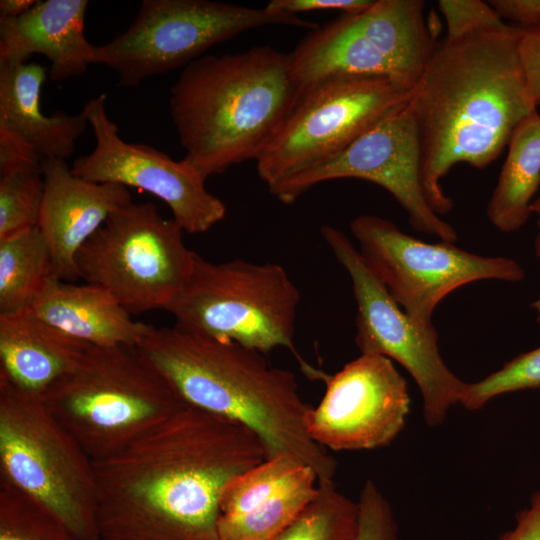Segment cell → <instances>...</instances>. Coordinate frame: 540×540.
Masks as SVG:
<instances>
[{
    "mask_svg": "<svg viewBox=\"0 0 540 540\" xmlns=\"http://www.w3.org/2000/svg\"><path fill=\"white\" fill-rule=\"evenodd\" d=\"M266 459L251 429L185 404L93 460L100 540H220L225 488Z\"/></svg>",
    "mask_w": 540,
    "mask_h": 540,
    "instance_id": "6da1fadb",
    "label": "cell"
},
{
    "mask_svg": "<svg viewBox=\"0 0 540 540\" xmlns=\"http://www.w3.org/2000/svg\"><path fill=\"white\" fill-rule=\"evenodd\" d=\"M521 28L473 32L435 45L411 92L422 153V183L438 215L452 200L441 180L455 165L483 169L508 145L518 124L537 111L519 57Z\"/></svg>",
    "mask_w": 540,
    "mask_h": 540,
    "instance_id": "7a4b0ae2",
    "label": "cell"
},
{
    "mask_svg": "<svg viewBox=\"0 0 540 540\" xmlns=\"http://www.w3.org/2000/svg\"><path fill=\"white\" fill-rule=\"evenodd\" d=\"M141 355L189 405L237 421L260 438L267 459L290 456L333 481L337 462L309 436L295 375L271 366L263 353L240 344L153 327L137 346Z\"/></svg>",
    "mask_w": 540,
    "mask_h": 540,
    "instance_id": "3957f363",
    "label": "cell"
},
{
    "mask_svg": "<svg viewBox=\"0 0 540 540\" xmlns=\"http://www.w3.org/2000/svg\"><path fill=\"white\" fill-rule=\"evenodd\" d=\"M298 94L289 53L254 46L201 56L170 89V117L184 159L206 178L256 160Z\"/></svg>",
    "mask_w": 540,
    "mask_h": 540,
    "instance_id": "277c9868",
    "label": "cell"
},
{
    "mask_svg": "<svg viewBox=\"0 0 540 540\" xmlns=\"http://www.w3.org/2000/svg\"><path fill=\"white\" fill-rule=\"evenodd\" d=\"M92 460L110 456L187 404L131 346H91L41 395Z\"/></svg>",
    "mask_w": 540,
    "mask_h": 540,
    "instance_id": "5b68a950",
    "label": "cell"
},
{
    "mask_svg": "<svg viewBox=\"0 0 540 540\" xmlns=\"http://www.w3.org/2000/svg\"><path fill=\"white\" fill-rule=\"evenodd\" d=\"M300 291L277 263L242 259L214 263L196 255L193 271L165 311L176 327L268 353L289 349L310 378L324 372L308 365L294 344Z\"/></svg>",
    "mask_w": 540,
    "mask_h": 540,
    "instance_id": "8992f818",
    "label": "cell"
},
{
    "mask_svg": "<svg viewBox=\"0 0 540 540\" xmlns=\"http://www.w3.org/2000/svg\"><path fill=\"white\" fill-rule=\"evenodd\" d=\"M0 478L47 506L78 540H100L93 460L40 395L2 377Z\"/></svg>",
    "mask_w": 540,
    "mask_h": 540,
    "instance_id": "52a82bcc",
    "label": "cell"
},
{
    "mask_svg": "<svg viewBox=\"0 0 540 540\" xmlns=\"http://www.w3.org/2000/svg\"><path fill=\"white\" fill-rule=\"evenodd\" d=\"M422 0H373L309 30L289 53L299 92L327 78L379 77L412 92L435 44Z\"/></svg>",
    "mask_w": 540,
    "mask_h": 540,
    "instance_id": "ba28073f",
    "label": "cell"
},
{
    "mask_svg": "<svg viewBox=\"0 0 540 540\" xmlns=\"http://www.w3.org/2000/svg\"><path fill=\"white\" fill-rule=\"evenodd\" d=\"M197 253L183 229L151 202L114 211L76 256L80 279L108 291L131 314L163 309L188 281Z\"/></svg>",
    "mask_w": 540,
    "mask_h": 540,
    "instance_id": "9c48e42d",
    "label": "cell"
},
{
    "mask_svg": "<svg viewBox=\"0 0 540 540\" xmlns=\"http://www.w3.org/2000/svg\"><path fill=\"white\" fill-rule=\"evenodd\" d=\"M268 25L309 30L319 25L299 16L275 15L265 8L209 0H143L132 24L113 40L95 45L92 64L133 87L143 80L185 67L211 47Z\"/></svg>",
    "mask_w": 540,
    "mask_h": 540,
    "instance_id": "30bf717a",
    "label": "cell"
},
{
    "mask_svg": "<svg viewBox=\"0 0 540 540\" xmlns=\"http://www.w3.org/2000/svg\"><path fill=\"white\" fill-rule=\"evenodd\" d=\"M410 97L379 77H332L305 88L256 158L259 177L271 189L332 160Z\"/></svg>",
    "mask_w": 540,
    "mask_h": 540,
    "instance_id": "8fae6325",
    "label": "cell"
},
{
    "mask_svg": "<svg viewBox=\"0 0 540 540\" xmlns=\"http://www.w3.org/2000/svg\"><path fill=\"white\" fill-rule=\"evenodd\" d=\"M320 232L352 281L355 344L361 354L385 356L404 367L420 390L426 424L441 425L450 408L460 404L466 382L445 364L434 325L418 323L394 301L344 232L328 225Z\"/></svg>",
    "mask_w": 540,
    "mask_h": 540,
    "instance_id": "7c38bea8",
    "label": "cell"
},
{
    "mask_svg": "<svg viewBox=\"0 0 540 540\" xmlns=\"http://www.w3.org/2000/svg\"><path fill=\"white\" fill-rule=\"evenodd\" d=\"M366 264L394 301L415 321L431 325L437 305L451 292L479 280L519 282L522 266L502 256H481L449 242L427 243L392 221L370 214L350 222Z\"/></svg>",
    "mask_w": 540,
    "mask_h": 540,
    "instance_id": "4fadbf2b",
    "label": "cell"
},
{
    "mask_svg": "<svg viewBox=\"0 0 540 540\" xmlns=\"http://www.w3.org/2000/svg\"><path fill=\"white\" fill-rule=\"evenodd\" d=\"M410 100V99H409ZM409 100L400 105L332 160L269 189L284 204L325 181L356 178L387 190L418 232L455 243V228L431 207L422 183L419 129Z\"/></svg>",
    "mask_w": 540,
    "mask_h": 540,
    "instance_id": "5bb4252c",
    "label": "cell"
},
{
    "mask_svg": "<svg viewBox=\"0 0 540 540\" xmlns=\"http://www.w3.org/2000/svg\"><path fill=\"white\" fill-rule=\"evenodd\" d=\"M106 95L87 101L82 109L95 136L89 154L74 160V175L96 183L138 188L161 199L183 231L204 233L226 215L224 202L211 194L206 177L190 162L176 161L152 146L128 143L109 118Z\"/></svg>",
    "mask_w": 540,
    "mask_h": 540,
    "instance_id": "9a60e30c",
    "label": "cell"
},
{
    "mask_svg": "<svg viewBox=\"0 0 540 540\" xmlns=\"http://www.w3.org/2000/svg\"><path fill=\"white\" fill-rule=\"evenodd\" d=\"M323 398L305 419L309 436L334 451L370 450L390 444L410 411L405 378L385 356L361 354L333 375Z\"/></svg>",
    "mask_w": 540,
    "mask_h": 540,
    "instance_id": "2e32d148",
    "label": "cell"
},
{
    "mask_svg": "<svg viewBox=\"0 0 540 540\" xmlns=\"http://www.w3.org/2000/svg\"><path fill=\"white\" fill-rule=\"evenodd\" d=\"M41 168L44 194L37 226L50 251L53 277L74 283L80 279L79 250L132 196L125 186L77 177L63 159H44Z\"/></svg>",
    "mask_w": 540,
    "mask_h": 540,
    "instance_id": "e0dca14e",
    "label": "cell"
},
{
    "mask_svg": "<svg viewBox=\"0 0 540 540\" xmlns=\"http://www.w3.org/2000/svg\"><path fill=\"white\" fill-rule=\"evenodd\" d=\"M87 0H45L15 19H0V62H25L32 54L50 62L49 78L82 75L94 46L85 36Z\"/></svg>",
    "mask_w": 540,
    "mask_h": 540,
    "instance_id": "ac0fdd59",
    "label": "cell"
},
{
    "mask_svg": "<svg viewBox=\"0 0 540 540\" xmlns=\"http://www.w3.org/2000/svg\"><path fill=\"white\" fill-rule=\"evenodd\" d=\"M28 309L91 346L137 347L154 327L134 320L105 289L54 277L45 282Z\"/></svg>",
    "mask_w": 540,
    "mask_h": 540,
    "instance_id": "d6986e66",
    "label": "cell"
},
{
    "mask_svg": "<svg viewBox=\"0 0 540 540\" xmlns=\"http://www.w3.org/2000/svg\"><path fill=\"white\" fill-rule=\"evenodd\" d=\"M46 77V68L37 63L0 62V130L24 142L41 161L66 160L89 123L83 111L42 113L40 92Z\"/></svg>",
    "mask_w": 540,
    "mask_h": 540,
    "instance_id": "ffe728a7",
    "label": "cell"
},
{
    "mask_svg": "<svg viewBox=\"0 0 540 540\" xmlns=\"http://www.w3.org/2000/svg\"><path fill=\"white\" fill-rule=\"evenodd\" d=\"M89 347L28 308L0 314V377L28 392L41 395Z\"/></svg>",
    "mask_w": 540,
    "mask_h": 540,
    "instance_id": "44dd1931",
    "label": "cell"
},
{
    "mask_svg": "<svg viewBox=\"0 0 540 540\" xmlns=\"http://www.w3.org/2000/svg\"><path fill=\"white\" fill-rule=\"evenodd\" d=\"M487 216L499 231L521 229L531 215L532 198L540 185V114L535 111L514 129Z\"/></svg>",
    "mask_w": 540,
    "mask_h": 540,
    "instance_id": "7402d4cb",
    "label": "cell"
},
{
    "mask_svg": "<svg viewBox=\"0 0 540 540\" xmlns=\"http://www.w3.org/2000/svg\"><path fill=\"white\" fill-rule=\"evenodd\" d=\"M50 277L51 255L38 226L0 239V314L28 308Z\"/></svg>",
    "mask_w": 540,
    "mask_h": 540,
    "instance_id": "603a6c76",
    "label": "cell"
},
{
    "mask_svg": "<svg viewBox=\"0 0 540 540\" xmlns=\"http://www.w3.org/2000/svg\"><path fill=\"white\" fill-rule=\"evenodd\" d=\"M318 477L307 466L302 467L289 483L275 495L250 511L220 515V540H270L290 526L314 499Z\"/></svg>",
    "mask_w": 540,
    "mask_h": 540,
    "instance_id": "cb8c5ba5",
    "label": "cell"
},
{
    "mask_svg": "<svg viewBox=\"0 0 540 540\" xmlns=\"http://www.w3.org/2000/svg\"><path fill=\"white\" fill-rule=\"evenodd\" d=\"M358 504L335 486L318 482V492L297 519L270 540H353Z\"/></svg>",
    "mask_w": 540,
    "mask_h": 540,
    "instance_id": "d4e9b609",
    "label": "cell"
},
{
    "mask_svg": "<svg viewBox=\"0 0 540 540\" xmlns=\"http://www.w3.org/2000/svg\"><path fill=\"white\" fill-rule=\"evenodd\" d=\"M0 540H78L47 506L0 478Z\"/></svg>",
    "mask_w": 540,
    "mask_h": 540,
    "instance_id": "484cf974",
    "label": "cell"
},
{
    "mask_svg": "<svg viewBox=\"0 0 540 540\" xmlns=\"http://www.w3.org/2000/svg\"><path fill=\"white\" fill-rule=\"evenodd\" d=\"M304 466L290 456H278L243 472L225 488L220 501V515L252 510L284 488Z\"/></svg>",
    "mask_w": 540,
    "mask_h": 540,
    "instance_id": "4316f807",
    "label": "cell"
},
{
    "mask_svg": "<svg viewBox=\"0 0 540 540\" xmlns=\"http://www.w3.org/2000/svg\"><path fill=\"white\" fill-rule=\"evenodd\" d=\"M43 194L41 164L0 173V239L38 225Z\"/></svg>",
    "mask_w": 540,
    "mask_h": 540,
    "instance_id": "83f0119b",
    "label": "cell"
},
{
    "mask_svg": "<svg viewBox=\"0 0 540 540\" xmlns=\"http://www.w3.org/2000/svg\"><path fill=\"white\" fill-rule=\"evenodd\" d=\"M534 388H540V346L519 354L477 382H466L460 404L476 411L500 395Z\"/></svg>",
    "mask_w": 540,
    "mask_h": 540,
    "instance_id": "f1b7e54d",
    "label": "cell"
},
{
    "mask_svg": "<svg viewBox=\"0 0 540 540\" xmlns=\"http://www.w3.org/2000/svg\"><path fill=\"white\" fill-rule=\"evenodd\" d=\"M358 504V523L353 540H399L391 505L370 479L364 483Z\"/></svg>",
    "mask_w": 540,
    "mask_h": 540,
    "instance_id": "f546056e",
    "label": "cell"
},
{
    "mask_svg": "<svg viewBox=\"0 0 540 540\" xmlns=\"http://www.w3.org/2000/svg\"><path fill=\"white\" fill-rule=\"evenodd\" d=\"M438 7L446 22L445 39L454 40L476 31L503 26L502 18L481 0H440Z\"/></svg>",
    "mask_w": 540,
    "mask_h": 540,
    "instance_id": "4dcf8cb0",
    "label": "cell"
},
{
    "mask_svg": "<svg viewBox=\"0 0 540 540\" xmlns=\"http://www.w3.org/2000/svg\"><path fill=\"white\" fill-rule=\"evenodd\" d=\"M521 28L519 57L527 93L538 107L540 105V25Z\"/></svg>",
    "mask_w": 540,
    "mask_h": 540,
    "instance_id": "1f68e13d",
    "label": "cell"
},
{
    "mask_svg": "<svg viewBox=\"0 0 540 540\" xmlns=\"http://www.w3.org/2000/svg\"><path fill=\"white\" fill-rule=\"evenodd\" d=\"M373 0H271L264 7L275 15L298 16L312 11H339L342 14L358 13L372 4Z\"/></svg>",
    "mask_w": 540,
    "mask_h": 540,
    "instance_id": "d6a6232c",
    "label": "cell"
},
{
    "mask_svg": "<svg viewBox=\"0 0 540 540\" xmlns=\"http://www.w3.org/2000/svg\"><path fill=\"white\" fill-rule=\"evenodd\" d=\"M497 540H540V486L529 505L516 514L515 526Z\"/></svg>",
    "mask_w": 540,
    "mask_h": 540,
    "instance_id": "836d02e7",
    "label": "cell"
},
{
    "mask_svg": "<svg viewBox=\"0 0 540 540\" xmlns=\"http://www.w3.org/2000/svg\"><path fill=\"white\" fill-rule=\"evenodd\" d=\"M489 4L502 19L518 22L519 27L540 25V0H491Z\"/></svg>",
    "mask_w": 540,
    "mask_h": 540,
    "instance_id": "e575fe53",
    "label": "cell"
},
{
    "mask_svg": "<svg viewBox=\"0 0 540 540\" xmlns=\"http://www.w3.org/2000/svg\"><path fill=\"white\" fill-rule=\"evenodd\" d=\"M38 0H1L0 19H15L29 11Z\"/></svg>",
    "mask_w": 540,
    "mask_h": 540,
    "instance_id": "d590c367",
    "label": "cell"
},
{
    "mask_svg": "<svg viewBox=\"0 0 540 540\" xmlns=\"http://www.w3.org/2000/svg\"><path fill=\"white\" fill-rule=\"evenodd\" d=\"M531 214L535 213L538 216L537 220V226H538V233L535 238L534 242V252L536 257L540 260V196L532 201L530 206Z\"/></svg>",
    "mask_w": 540,
    "mask_h": 540,
    "instance_id": "8d00e7d4",
    "label": "cell"
},
{
    "mask_svg": "<svg viewBox=\"0 0 540 540\" xmlns=\"http://www.w3.org/2000/svg\"><path fill=\"white\" fill-rule=\"evenodd\" d=\"M531 308L535 312L538 319H540V296L531 303Z\"/></svg>",
    "mask_w": 540,
    "mask_h": 540,
    "instance_id": "74e56055",
    "label": "cell"
}]
</instances>
